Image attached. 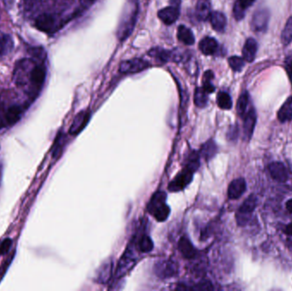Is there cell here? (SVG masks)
<instances>
[{"label": "cell", "mask_w": 292, "mask_h": 291, "mask_svg": "<svg viewBox=\"0 0 292 291\" xmlns=\"http://www.w3.org/2000/svg\"><path fill=\"white\" fill-rule=\"evenodd\" d=\"M147 209L157 221H165L170 214L169 206L167 204V194L164 192H156L150 198Z\"/></svg>", "instance_id": "obj_1"}, {"label": "cell", "mask_w": 292, "mask_h": 291, "mask_svg": "<svg viewBox=\"0 0 292 291\" xmlns=\"http://www.w3.org/2000/svg\"><path fill=\"white\" fill-rule=\"evenodd\" d=\"M257 204V199L256 196L251 195L245 200V202L240 206L239 210L237 212L236 219L238 225L240 226H244L246 225L250 219L251 214L256 209Z\"/></svg>", "instance_id": "obj_2"}, {"label": "cell", "mask_w": 292, "mask_h": 291, "mask_svg": "<svg viewBox=\"0 0 292 291\" xmlns=\"http://www.w3.org/2000/svg\"><path fill=\"white\" fill-rule=\"evenodd\" d=\"M194 172V171H192L189 167L185 166L183 170L170 182L168 190L170 192H173L182 191L192 182Z\"/></svg>", "instance_id": "obj_3"}, {"label": "cell", "mask_w": 292, "mask_h": 291, "mask_svg": "<svg viewBox=\"0 0 292 291\" xmlns=\"http://www.w3.org/2000/svg\"><path fill=\"white\" fill-rule=\"evenodd\" d=\"M135 262H136V255L134 253L133 244H130L121 258L116 269V277H121L124 276L129 270L131 269Z\"/></svg>", "instance_id": "obj_4"}, {"label": "cell", "mask_w": 292, "mask_h": 291, "mask_svg": "<svg viewBox=\"0 0 292 291\" xmlns=\"http://www.w3.org/2000/svg\"><path fill=\"white\" fill-rule=\"evenodd\" d=\"M154 271L159 278L165 279L174 277L178 273V266L171 260L160 261L155 265Z\"/></svg>", "instance_id": "obj_5"}, {"label": "cell", "mask_w": 292, "mask_h": 291, "mask_svg": "<svg viewBox=\"0 0 292 291\" xmlns=\"http://www.w3.org/2000/svg\"><path fill=\"white\" fill-rule=\"evenodd\" d=\"M138 12H139V8H138V5H136L135 7L132 10L129 16L126 17L124 21L122 22L119 32H118V37L120 38L121 40L127 39L134 30V25L136 23L137 17H138Z\"/></svg>", "instance_id": "obj_6"}, {"label": "cell", "mask_w": 292, "mask_h": 291, "mask_svg": "<svg viewBox=\"0 0 292 291\" xmlns=\"http://www.w3.org/2000/svg\"><path fill=\"white\" fill-rule=\"evenodd\" d=\"M270 12L267 9H261L256 11L251 19V28L255 32H264L267 30Z\"/></svg>", "instance_id": "obj_7"}, {"label": "cell", "mask_w": 292, "mask_h": 291, "mask_svg": "<svg viewBox=\"0 0 292 291\" xmlns=\"http://www.w3.org/2000/svg\"><path fill=\"white\" fill-rule=\"evenodd\" d=\"M149 67H150V64L143 59H130L121 64L120 72L123 74H135L144 71Z\"/></svg>", "instance_id": "obj_8"}, {"label": "cell", "mask_w": 292, "mask_h": 291, "mask_svg": "<svg viewBox=\"0 0 292 291\" xmlns=\"http://www.w3.org/2000/svg\"><path fill=\"white\" fill-rule=\"evenodd\" d=\"M268 171L271 177L277 182L284 183L288 181L289 175L287 172L286 166L280 161H274L270 163L268 165Z\"/></svg>", "instance_id": "obj_9"}, {"label": "cell", "mask_w": 292, "mask_h": 291, "mask_svg": "<svg viewBox=\"0 0 292 291\" xmlns=\"http://www.w3.org/2000/svg\"><path fill=\"white\" fill-rule=\"evenodd\" d=\"M256 112L255 108H251L244 117V134L245 139L249 141L253 136L254 130L256 124Z\"/></svg>", "instance_id": "obj_10"}, {"label": "cell", "mask_w": 292, "mask_h": 291, "mask_svg": "<svg viewBox=\"0 0 292 291\" xmlns=\"http://www.w3.org/2000/svg\"><path fill=\"white\" fill-rule=\"evenodd\" d=\"M56 22L55 17L49 14L40 15L35 20V27L39 31L45 33H52L56 28Z\"/></svg>", "instance_id": "obj_11"}, {"label": "cell", "mask_w": 292, "mask_h": 291, "mask_svg": "<svg viewBox=\"0 0 292 291\" xmlns=\"http://www.w3.org/2000/svg\"><path fill=\"white\" fill-rule=\"evenodd\" d=\"M246 191V181L243 178H239L231 181L227 190L229 199L236 200L241 197Z\"/></svg>", "instance_id": "obj_12"}, {"label": "cell", "mask_w": 292, "mask_h": 291, "mask_svg": "<svg viewBox=\"0 0 292 291\" xmlns=\"http://www.w3.org/2000/svg\"><path fill=\"white\" fill-rule=\"evenodd\" d=\"M180 8L178 6H171L162 9L158 12V17L167 25H171L178 20L180 17Z\"/></svg>", "instance_id": "obj_13"}, {"label": "cell", "mask_w": 292, "mask_h": 291, "mask_svg": "<svg viewBox=\"0 0 292 291\" xmlns=\"http://www.w3.org/2000/svg\"><path fill=\"white\" fill-rule=\"evenodd\" d=\"M90 114L89 112L87 111H82L81 113H79L73 122L72 125L70 127V134L71 135H77L81 133V131L83 130L85 127L87 125V123L89 122Z\"/></svg>", "instance_id": "obj_14"}, {"label": "cell", "mask_w": 292, "mask_h": 291, "mask_svg": "<svg viewBox=\"0 0 292 291\" xmlns=\"http://www.w3.org/2000/svg\"><path fill=\"white\" fill-rule=\"evenodd\" d=\"M257 42L253 38H250L245 41V45L243 48V59L248 63H252L256 57L257 52Z\"/></svg>", "instance_id": "obj_15"}, {"label": "cell", "mask_w": 292, "mask_h": 291, "mask_svg": "<svg viewBox=\"0 0 292 291\" xmlns=\"http://www.w3.org/2000/svg\"><path fill=\"white\" fill-rule=\"evenodd\" d=\"M212 28L219 33H223L226 27V17L220 11L212 12L209 17Z\"/></svg>", "instance_id": "obj_16"}, {"label": "cell", "mask_w": 292, "mask_h": 291, "mask_svg": "<svg viewBox=\"0 0 292 291\" xmlns=\"http://www.w3.org/2000/svg\"><path fill=\"white\" fill-rule=\"evenodd\" d=\"M211 5L209 0H198L196 6V15L200 21L205 22L211 15Z\"/></svg>", "instance_id": "obj_17"}, {"label": "cell", "mask_w": 292, "mask_h": 291, "mask_svg": "<svg viewBox=\"0 0 292 291\" xmlns=\"http://www.w3.org/2000/svg\"><path fill=\"white\" fill-rule=\"evenodd\" d=\"M199 49L204 55H214L218 50L217 41L211 37H205L199 43Z\"/></svg>", "instance_id": "obj_18"}, {"label": "cell", "mask_w": 292, "mask_h": 291, "mask_svg": "<svg viewBox=\"0 0 292 291\" xmlns=\"http://www.w3.org/2000/svg\"><path fill=\"white\" fill-rule=\"evenodd\" d=\"M256 0H237L233 6L234 18L237 21H240L245 17V11L251 7Z\"/></svg>", "instance_id": "obj_19"}, {"label": "cell", "mask_w": 292, "mask_h": 291, "mask_svg": "<svg viewBox=\"0 0 292 291\" xmlns=\"http://www.w3.org/2000/svg\"><path fill=\"white\" fill-rule=\"evenodd\" d=\"M179 248L184 257L187 259L194 258L197 255V250L189 239L187 238H182L179 243Z\"/></svg>", "instance_id": "obj_20"}, {"label": "cell", "mask_w": 292, "mask_h": 291, "mask_svg": "<svg viewBox=\"0 0 292 291\" xmlns=\"http://www.w3.org/2000/svg\"><path fill=\"white\" fill-rule=\"evenodd\" d=\"M278 119L279 122H289L292 120V97H289L281 106L278 112Z\"/></svg>", "instance_id": "obj_21"}, {"label": "cell", "mask_w": 292, "mask_h": 291, "mask_svg": "<svg viewBox=\"0 0 292 291\" xmlns=\"http://www.w3.org/2000/svg\"><path fill=\"white\" fill-rule=\"evenodd\" d=\"M177 36L179 40H181L187 45H192L195 43L194 34L192 33V31L186 26L181 25L179 27Z\"/></svg>", "instance_id": "obj_22"}, {"label": "cell", "mask_w": 292, "mask_h": 291, "mask_svg": "<svg viewBox=\"0 0 292 291\" xmlns=\"http://www.w3.org/2000/svg\"><path fill=\"white\" fill-rule=\"evenodd\" d=\"M148 54L161 64H166L172 57V52L162 48H153L148 52Z\"/></svg>", "instance_id": "obj_23"}, {"label": "cell", "mask_w": 292, "mask_h": 291, "mask_svg": "<svg viewBox=\"0 0 292 291\" xmlns=\"http://www.w3.org/2000/svg\"><path fill=\"white\" fill-rule=\"evenodd\" d=\"M218 151L217 145L213 140H209L203 144L200 150V155L206 161H209L216 155Z\"/></svg>", "instance_id": "obj_24"}, {"label": "cell", "mask_w": 292, "mask_h": 291, "mask_svg": "<svg viewBox=\"0 0 292 291\" xmlns=\"http://www.w3.org/2000/svg\"><path fill=\"white\" fill-rule=\"evenodd\" d=\"M22 115V108L19 106H12L6 111V120L10 125H13L19 121Z\"/></svg>", "instance_id": "obj_25"}, {"label": "cell", "mask_w": 292, "mask_h": 291, "mask_svg": "<svg viewBox=\"0 0 292 291\" xmlns=\"http://www.w3.org/2000/svg\"><path fill=\"white\" fill-rule=\"evenodd\" d=\"M136 247L142 253H149L153 250L154 244L150 237L147 235L140 237L139 241L137 242Z\"/></svg>", "instance_id": "obj_26"}, {"label": "cell", "mask_w": 292, "mask_h": 291, "mask_svg": "<svg viewBox=\"0 0 292 291\" xmlns=\"http://www.w3.org/2000/svg\"><path fill=\"white\" fill-rule=\"evenodd\" d=\"M194 103L198 108H204L208 103V93L203 87H197L195 90Z\"/></svg>", "instance_id": "obj_27"}, {"label": "cell", "mask_w": 292, "mask_h": 291, "mask_svg": "<svg viewBox=\"0 0 292 291\" xmlns=\"http://www.w3.org/2000/svg\"><path fill=\"white\" fill-rule=\"evenodd\" d=\"M45 75H46V72H45L44 67H35L31 72V81H32L33 83L36 84V85H42L45 81Z\"/></svg>", "instance_id": "obj_28"}, {"label": "cell", "mask_w": 292, "mask_h": 291, "mask_svg": "<svg viewBox=\"0 0 292 291\" xmlns=\"http://www.w3.org/2000/svg\"><path fill=\"white\" fill-rule=\"evenodd\" d=\"M217 104L221 109L228 110L232 107V101L227 92H220L217 96Z\"/></svg>", "instance_id": "obj_29"}, {"label": "cell", "mask_w": 292, "mask_h": 291, "mask_svg": "<svg viewBox=\"0 0 292 291\" xmlns=\"http://www.w3.org/2000/svg\"><path fill=\"white\" fill-rule=\"evenodd\" d=\"M281 41L284 45L289 44L292 41V16L287 20L286 24L281 34Z\"/></svg>", "instance_id": "obj_30"}, {"label": "cell", "mask_w": 292, "mask_h": 291, "mask_svg": "<svg viewBox=\"0 0 292 291\" xmlns=\"http://www.w3.org/2000/svg\"><path fill=\"white\" fill-rule=\"evenodd\" d=\"M248 103H249V93L245 92L241 94L240 98L238 100V103H237V111H238V114L240 117H245L246 109H247Z\"/></svg>", "instance_id": "obj_31"}, {"label": "cell", "mask_w": 292, "mask_h": 291, "mask_svg": "<svg viewBox=\"0 0 292 291\" xmlns=\"http://www.w3.org/2000/svg\"><path fill=\"white\" fill-rule=\"evenodd\" d=\"M213 79H214V74H213L211 70H209V71H206V72L204 73L203 78V88L205 90V92L208 94L214 92V90H215L214 85L212 84Z\"/></svg>", "instance_id": "obj_32"}, {"label": "cell", "mask_w": 292, "mask_h": 291, "mask_svg": "<svg viewBox=\"0 0 292 291\" xmlns=\"http://www.w3.org/2000/svg\"><path fill=\"white\" fill-rule=\"evenodd\" d=\"M112 264L106 263L101 267L98 274H97V278H98V282L100 283H106L107 281L109 280V277L111 276Z\"/></svg>", "instance_id": "obj_33"}, {"label": "cell", "mask_w": 292, "mask_h": 291, "mask_svg": "<svg viewBox=\"0 0 292 291\" xmlns=\"http://www.w3.org/2000/svg\"><path fill=\"white\" fill-rule=\"evenodd\" d=\"M245 59L240 56H231L228 59L229 66L231 67V70L235 71V72H240L243 70V68L245 67Z\"/></svg>", "instance_id": "obj_34"}, {"label": "cell", "mask_w": 292, "mask_h": 291, "mask_svg": "<svg viewBox=\"0 0 292 291\" xmlns=\"http://www.w3.org/2000/svg\"><path fill=\"white\" fill-rule=\"evenodd\" d=\"M12 47V40L8 35L0 36V56L8 52V50Z\"/></svg>", "instance_id": "obj_35"}, {"label": "cell", "mask_w": 292, "mask_h": 291, "mask_svg": "<svg viewBox=\"0 0 292 291\" xmlns=\"http://www.w3.org/2000/svg\"><path fill=\"white\" fill-rule=\"evenodd\" d=\"M64 135L59 133V137L56 138L55 144L53 146L52 156L53 158H57L61 155L63 147H64Z\"/></svg>", "instance_id": "obj_36"}, {"label": "cell", "mask_w": 292, "mask_h": 291, "mask_svg": "<svg viewBox=\"0 0 292 291\" xmlns=\"http://www.w3.org/2000/svg\"><path fill=\"white\" fill-rule=\"evenodd\" d=\"M284 67H285V70H286L287 75L292 86V55H289L285 59Z\"/></svg>", "instance_id": "obj_37"}, {"label": "cell", "mask_w": 292, "mask_h": 291, "mask_svg": "<svg viewBox=\"0 0 292 291\" xmlns=\"http://www.w3.org/2000/svg\"><path fill=\"white\" fill-rule=\"evenodd\" d=\"M12 239H6V240H4L3 243L0 244V255H6L12 247Z\"/></svg>", "instance_id": "obj_38"}, {"label": "cell", "mask_w": 292, "mask_h": 291, "mask_svg": "<svg viewBox=\"0 0 292 291\" xmlns=\"http://www.w3.org/2000/svg\"><path fill=\"white\" fill-rule=\"evenodd\" d=\"M192 288H196V289H205V290H212L214 289V287L212 285V283L209 281H203L200 283H198V285L195 286Z\"/></svg>", "instance_id": "obj_39"}, {"label": "cell", "mask_w": 292, "mask_h": 291, "mask_svg": "<svg viewBox=\"0 0 292 291\" xmlns=\"http://www.w3.org/2000/svg\"><path fill=\"white\" fill-rule=\"evenodd\" d=\"M238 134H239V131L237 127H231L230 131L227 133V137L230 140H235L238 138Z\"/></svg>", "instance_id": "obj_40"}, {"label": "cell", "mask_w": 292, "mask_h": 291, "mask_svg": "<svg viewBox=\"0 0 292 291\" xmlns=\"http://www.w3.org/2000/svg\"><path fill=\"white\" fill-rule=\"evenodd\" d=\"M284 232L288 236H292V222L284 228Z\"/></svg>", "instance_id": "obj_41"}, {"label": "cell", "mask_w": 292, "mask_h": 291, "mask_svg": "<svg viewBox=\"0 0 292 291\" xmlns=\"http://www.w3.org/2000/svg\"><path fill=\"white\" fill-rule=\"evenodd\" d=\"M285 207H286L287 210L289 211L290 214H292V199H289V201H287Z\"/></svg>", "instance_id": "obj_42"}, {"label": "cell", "mask_w": 292, "mask_h": 291, "mask_svg": "<svg viewBox=\"0 0 292 291\" xmlns=\"http://www.w3.org/2000/svg\"><path fill=\"white\" fill-rule=\"evenodd\" d=\"M1 112H2V107L0 106V114H1ZM2 127V120H1V117H0V128Z\"/></svg>", "instance_id": "obj_43"}, {"label": "cell", "mask_w": 292, "mask_h": 291, "mask_svg": "<svg viewBox=\"0 0 292 291\" xmlns=\"http://www.w3.org/2000/svg\"><path fill=\"white\" fill-rule=\"evenodd\" d=\"M87 1H89V2H94L96 0H87Z\"/></svg>", "instance_id": "obj_44"}]
</instances>
